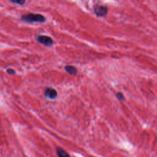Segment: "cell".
Listing matches in <instances>:
<instances>
[{
  "instance_id": "cell-2",
  "label": "cell",
  "mask_w": 157,
  "mask_h": 157,
  "mask_svg": "<svg viewBox=\"0 0 157 157\" xmlns=\"http://www.w3.org/2000/svg\"><path fill=\"white\" fill-rule=\"evenodd\" d=\"M37 40L39 43L43 45H45L46 46H51L53 43L52 39L50 37L47 36H44V35L38 36L37 37Z\"/></svg>"
},
{
  "instance_id": "cell-1",
  "label": "cell",
  "mask_w": 157,
  "mask_h": 157,
  "mask_svg": "<svg viewBox=\"0 0 157 157\" xmlns=\"http://www.w3.org/2000/svg\"><path fill=\"white\" fill-rule=\"evenodd\" d=\"M21 18L23 21L26 23H33V22L42 23L45 21V17L41 14L28 13V14L23 15Z\"/></svg>"
},
{
  "instance_id": "cell-3",
  "label": "cell",
  "mask_w": 157,
  "mask_h": 157,
  "mask_svg": "<svg viewBox=\"0 0 157 157\" xmlns=\"http://www.w3.org/2000/svg\"><path fill=\"white\" fill-rule=\"evenodd\" d=\"M94 12L98 17H104L107 13V8L104 6H96L94 8Z\"/></svg>"
},
{
  "instance_id": "cell-6",
  "label": "cell",
  "mask_w": 157,
  "mask_h": 157,
  "mask_svg": "<svg viewBox=\"0 0 157 157\" xmlns=\"http://www.w3.org/2000/svg\"><path fill=\"white\" fill-rule=\"evenodd\" d=\"M56 152L59 157H70V156L64 150L59 147L56 148Z\"/></svg>"
},
{
  "instance_id": "cell-9",
  "label": "cell",
  "mask_w": 157,
  "mask_h": 157,
  "mask_svg": "<svg viewBox=\"0 0 157 157\" xmlns=\"http://www.w3.org/2000/svg\"><path fill=\"white\" fill-rule=\"evenodd\" d=\"M7 72L8 74H10V75H13V74H15V71L13 69H10V68H9V69H8L7 70Z\"/></svg>"
},
{
  "instance_id": "cell-7",
  "label": "cell",
  "mask_w": 157,
  "mask_h": 157,
  "mask_svg": "<svg viewBox=\"0 0 157 157\" xmlns=\"http://www.w3.org/2000/svg\"><path fill=\"white\" fill-rule=\"evenodd\" d=\"M10 1L13 3H15L20 5H23V4H25L26 1V0H10Z\"/></svg>"
},
{
  "instance_id": "cell-5",
  "label": "cell",
  "mask_w": 157,
  "mask_h": 157,
  "mask_svg": "<svg viewBox=\"0 0 157 157\" xmlns=\"http://www.w3.org/2000/svg\"><path fill=\"white\" fill-rule=\"evenodd\" d=\"M65 71L69 74L71 75H75L77 72V68L72 65H67L64 67Z\"/></svg>"
},
{
  "instance_id": "cell-4",
  "label": "cell",
  "mask_w": 157,
  "mask_h": 157,
  "mask_svg": "<svg viewBox=\"0 0 157 157\" xmlns=\"http://www.w3.org/2000/svg\"><path fill=\"white\" fill-rule=\"evenodd\" d=\"M44 95L46 98L50 99H54L57 96V92L56 90L52 88H45L44 91Z\"/></svg>"
},
{
  "instance_id": "cell-8",
  "label": "cell",
  "mask_w": 157,
  "mask_h": 157,
  "mask_svg": "<svg viewBox=\"0 0 157 157\" xmlns=\"http://www.w3.org/2000/svg\"><path fill=\"white\" fill-rule=\"evenodd\" d=\"M117 97L120 100H121V101L124 100V96H123V95L121 93H117Z\"/></svg>"
}]
</instances>
